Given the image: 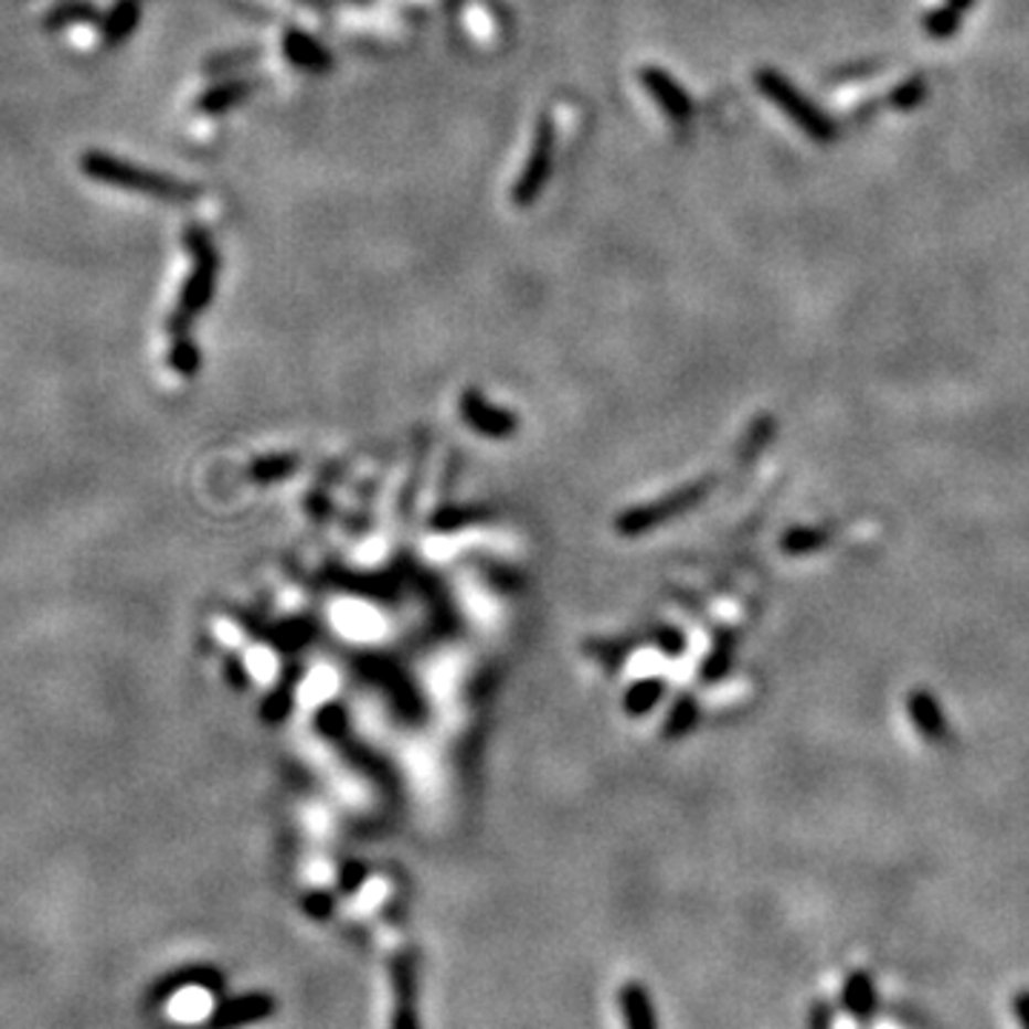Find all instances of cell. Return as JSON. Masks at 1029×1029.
Here are the masks:
<instances>
[{"label":"cell","instance_id":"obj_13","mask_svg":"<svg viewBox=\"0 0 1029 1029\" xmlns=\"http://www.w3.org/2000/svg\"><path fill=\"white\" fill-rule=\"evenodd\" d=\"M1012 1016H1016L1018 1027L1029 1029V989H1021L1012 998Z\"/></svg>","mask_w":1029,"mask_h":1029},{"label":"cell","instance_id":"obj_6","mask_svg":"<svg viewBox=\"0 0 1029 1029\" xmlns=\"http://www.w3.org/2000/svg\"><path fill=\"white\" fill-rule=\"evenodd\" d=\"M284 55L293 66H298V70L304 72H312V75H323V72H329V66H332V55L323 50V43L309 38L307 32H298V29H289V32H286Z\"/></svg>","mask_w":1029,"mask_h":1029},{"label":"cell","instance_id":"obj_5","mask_svg":"<svg viewBox=\"0 0 1029 1029\" xmlns=\"http://www.w3.org/2000/svg\"><path fill=\"white\" fill-rule=\"evenodd\" d=\"M275 1009H278V1001L266 993L235 995V998H230V1001L218 1004L215 1012H212L209 1027L212 1029L246 1027V1023L266 1021L269 1016H275Z\"/></svg>","mask_w":1029,"mask_h":1029},{"label":"cell","instance_id":"obj_9","mask_svg":"<svg viewBox=\"0 0 1029 1029\" xmlns=\"http://www.w3.org/2000/svg\"><path fill=\"white\" fill-rule=\"evenodd\" d=\"M246 95H250V84H246V81H226V84L209 89L201 98V104H198V109L206 112V115H221V112L226 109H235Z\"/></svg>","mask_w":1029,"mask_h":1029},{"label":"cell","instance_id":"obj_10","mask_svg":"<svg viewBox=\"0 0 1029 1029\" xmlns=\"http://www.w3.org/2000/svg\"><path fill=\"white\" fill-rule=\"evenodd\" d=\"M138 14H140V9H138V3H135V0H124V3H118V7L112 9L109 21L104 23V38H106V41H109V43L124 41V38L135 29V23H138Z\"/></svg>","mask_w":1029,"mask_h":1029},{"label":"cell","instance_id":"obj_3","mask_svg":"<svg viewBox=\"0 0 1029 1029\" xmlns=\"http://www.w3.org/2000/svg\"><path fill=\"white\" fill-rule=\"evenodd\" d=\"M187 244L189 250H192V275H189L187 286H183L181 309H178L174 320L192 318L195 312H201L209 304V298H212V289H215L218 278L215 244L209 241L206 232L192 230L187 235Z\"/></svg>","mask_w":1029,"mask_h":1029},{"label":"cell","instance_id":"obj_11","mask_svg":"<svg viewBox=\"0 0 1029 1029\" xmlns=\"http://www.w3.org/2000/svg\"><path fill=\"white\" fill-rule=\"evenodd\" d=\"M872 980L867 975H852L844 987V1004H847L856 1016H870L872 1012Z\"/></svg>","mask_w":1029,"mask_h":1029},{"label":"cell","instance_id":"obj_12","mask_svg":"<svg viewBox=\"0 0 1029 1029\" xmlns=\"http://www.w3.org/2000/svg\"><path fill=\"white\" fill-rule=\"evenodd\" d=\"M644 84L649 86V92H653L655 98L661 100L669 112H675V118H681L683 100H681V95H678V89L669 84L667 75H661V72H655V70H647L644 72Z\"/></svg>","mask_w":1029,"mask_h":1029},{"label":"cell","instance_id":"obj_2","mask_svg":"<svg viewBox=\"0 0 1029 1029\" xmlns=\"http://www.w3.org/2000/svg\"><path fill=\"white\" fill-rule=\"evenodd\" d=\"M552 163H555V124H552L550 115H543L535 126V138H532V147H529L527 163H523L521 174L514 181V206L527 209L538 201V195H541L547 181H550Z\"/></svg>","mask_w":1029,"mask_h":1029},{"label":"cell","instance_id":"obj_7","mask_svg":"<svg viewBox=\"0 0 1029 1029\" xmlns=\"http://www.w3.org/2000/svg\"><path fill=\"white\" fill-rule=\"evenodd\" d=\"M618 1004L620 1012H624L626 1029H658V1023H655L653 998H649L644 984H638V980L624 984L618 993Z\"/></svg>","mask_w":1029,"mask_h":1029},{"label":"cell","instance_id":"obj_8","mask_svg":"<svg viewBox=\"0 0 1029 1029\" xmlns=\"http://www.w3.org/2000/svg\"><path fill=\"white\" fill-rule=\"evenodd\" d=\"M221 984H223V978H221V973H215V969L189 967V969H181V973L169 975L167 980H160L152 993V1001H167V998H172L174 993H181V989H189V987L218 989Z\"/></svg>","mask_w":1029,"mask_h":1029},{"label":"cell","instance_id":"obj_4","mask_svg":"<svg viewBox=\"0 0 1029 1029\" xmlns=\"http://www.w3.org/2000/svg\"><path fill=\"white\" fill-rule=\"evenodd\" d=\"M392 995H395L392 1029H421V1018H417V967L412 955H395V961H392Z\"/></svg>","mask_w":1029,"mask_h":1029},{"label":"cell","instance_id":"obj_1","mask_svg":"<svg viewBox=\"0 0 1029 1029\" xmlns=\"http://www.w3.org/2000/svg\"><path fill=\"white\" fill-rule=\"evenodd\" d=\"M86 174L98 178V181L109 183V187L129 189V192H140V195L163 198V201H183V198L195 195V189L187 187L183 181H174L167 174L149 172V169H138L132 163H124L120 158L112 155L89 152L84 158Z\"/></svg>","mask_w":1029,"mask_h":1029}]
</instances>
